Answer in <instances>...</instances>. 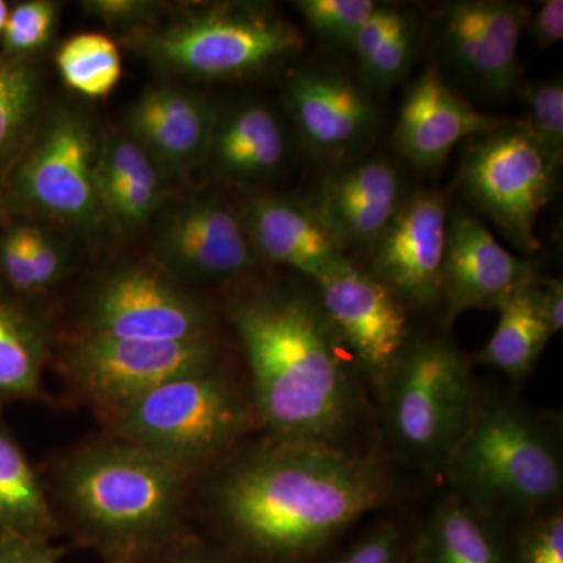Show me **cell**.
<instances>
[{
	"label": "cell",
	"instance_id": "3957f363",
	"mask_svg": "<svg viewBox=\"0 0 563 563\" xmlns=\"http://www.w3.org/2000/svg\"><path fill=\"white\" fill-rule=\"evenodd\" d=\"M443 466L454 495L490 520L537 517L562 496L559 435L520 404L479 399Z\"/></svg>",
	"mask_w": 563,
	"mask_h": 563
},
{
	"label": "cell",
	"instance_id": "ac0fdd59",
	"mask_svg": "<svg viewBox=\"0 0 563 563\" xmlns=\"http://www.w3.org/2000/svg\"><path fill=\"white\" fill-rule=\"evenodd\" d=\"M509 121L474 109L431 65L407 92L393 140L415 168L432 172L461 141L496 131Z\"/></svg>",
	"mask_w": 563,
	"mask_h": 563
},
{
	"label": "cell",
	"instance_id": "f546056e",
	"mask_svg": "<svg viewBox=\"0 0 563 563\" xmlns=\"http://www.w3.org/2000/svg\"><path fill=\"white\" fill-rule=\"evenodd\" d=\"M60 3L51 0H27L10 7L2 36V54L29 58L38 54L54 36Z\"/></svg>",
	"mask_w": 563,
	"mask_h": 563
},
{
	"label": "cell",
	"instance_id": "4dcf8cb0",
	"mask_svg": "<svg viewBox=\"0 0 563 563\" xmlns=\"http://www.w3.org/2000/svg\"><path fill=\"white\" fill-rule=\"evenodd\" d=\"M528 118L526 128L551 152L563 161V84L561 80H542L526 85L521 90Z\"/></svg>",
	"mask_w": 563,
	"mask_h": 563
},
{
	"label": "cell",
	"instance_id": "7a4b0ae2",
	"mask_svg": "<svg viewBox=\"0 0 563 563\" xmlns=\"http://www.w3.org/2000/svg\"><path fill=\"white\" fill-rule=\"evenodd\" d=\"M250 365L252 412L276 442L342 446L357 387L317 298L257 290L229 306Z\"/></svg>",
	"mask_w": 563,
	"mask_h": 563
},
{
	"label": "cell",
	"instance_id": "9c48e42d",
	"mask_svg": "<svg viewBox=\"0 0 563 563\" xmlns=\"http://www.w3.org/2000/svg\"><path fill=\"white\" fill-rule=\"evenodd\" d=\"M561 166L523 121H509L476 136L463 155L461 184L515 246L536 252L537 220L553 196Z\"/></svg>",
	"mask_w": 563,
	"mask_h": 563
},
{
	"label": "cell",
	"instance_id": "30bf717a",
	"mask_svg": "<svg viewBox=\"0 0 563 563\" xmlns=\"http://www.w3.org/2000/svg\"><path fill=\"white\" fill-rule=\"evenodd\" d=\"M214 363L210 336L158 342L85 332L70 343L63 369L77 393L106 415L169 380L213 372Z\"/></svg>",
	"mask_w": 563,
	"mask_h": 563
},
{
	"label": "cell",
	"instance_id": "7bdbcfd3",
	"mask_svg": "<svg viewBox=\"0 0 563 563\" xmlns=\"http://www.w3.org/2000/svg\"><path fill=\"white\" fill-rule=\"evenodd\" d=\"M10 7L9 3L0 0V36H2L3 27H5L7 18H9Z\"/></svg>",
	"mask_w": 563,
	"mask_h": 563
},
{
	"label": "cell",
	"instance_id": "9a60e30c",
	"mask_svg": "<svg viewBox=\"0 0 563 563\" xmlns=\"http://www.w3.org/2000/svg\"><path fill=\"white\" fill-rule=\"evenodd\" d=\"M531 11L506 0L455 2L443 18L448 60L466 80L493 96L517 87L518 47Z\"/></svg>",
	"mask_w": 563,
	"mask_h": 563
},
{
	"label": "cell",
	"instance_id": "ba28073f",
	"mask_svg": "<svg viewBox=\"0 0 563 563\" xmlns=\"http://www.w3.org/2000/svg\"><path fill=\"white\" fill-rule=\"evenodd\" d=\"M379 393L393 446L429 466L444 465L479 402L468 361L444 339L407 344Z\"/></svg>",
	"mask_w": 563,
	"mask_h": 563
},
{
	"label": "cell",
	"instance_id": "8fae6325",
	"mask_svg": "<svg viewBox=\"0 0 563 563\" xmlns=\"http://www.w3.org/2000/svg\"><path fill=\"white\" fill-rule=\"evenodd\" d=\"M87 332L133 340H195L209 335L201 302L165 274L125 265L96 282L88 296Z\"/></svg>",
	"mask_w": 563,
	"mask_h": 563
},
{
	"label": "cell",
	"instance_id": "d6a6232c",
	"mask_svg": "<svg viewBox=\"0 0 563 563\" xmlns=\"http://www.w3.org/2000/svg\"><path fill=\"white\" fill-rule=\"evenodd\" d=\"M415 22L409 14L398 10L390 31L372 62L363 68L366 79L377 88H388L406 76L415 55Z\"/></svg>",
	"mask_w": 563,
	"mask_h": 563
},
{
	"label": "cell",
	"instance_id": "836d02e7",
	"mask_svg": "<svg viewBox=\"0 0 563 563\" xmlns=\"http://www.w3.org/2000/svg\"><path fill=\"white\" fill-rule=\"evenodd\" d=\"M22 220V218H21ZM27 221L29 246L36 292L57 287L69 269V252L62 236L35 220Z\"/></svg>",
	"mask_w": 563,
	"mask_h": 563
},
{
	"label": "cell",
	"instance_id": "4fadbf2b",
	"mask_svg": "<svg viewBox=\"0 0 563 563\" xmlns=\"http://www.w3.org/2000/svg\"><path fill=\"white\" fill-rule=\"evenodd\" d=\"M152 251L162 268L177 279H233L257 263L242 217L213 198L190 199L169 211L158 225Z\"/></svg>",
	"mask_w": 563,
	"mask_h": 563
},
{
	"label": "cell",
	"instance_id": "f35d334b",
	"mask_svg": "<svg viewBox=\"0 0 563 563\" xmlns=\"http://www.w3.org/2000/svg\"><path fill=\"white\" fill-rule=\"evenodd\" d=\"M396 13H398V9L395 7L379 5V9L374 11L355 33L350 46L357 55L362 69L372 62L374 54L379 49L385 36L390 31Z\"/></svg>",
	"mask_w": 563,
	"mask_h": 563
},
{
	"label": "cell",
	"instance_id": "6da1fadb",
	"mask_svg": "<svg viewBox=\"0 0 563 563\" xmlns=\"http://www.w3.org/2000/svg\"><path fill=\"white\" fill-rule=\"evenodd\" d=\"M388 492L387 474L373 459L346 448L272 440L225 470L213 507L239 542L292 561L383 506Z\"/></svg>",
	"mask_w": 563,
	"mask_h": 563
},
{
	"label": "cell",
	"instance_id": "603a6c76",
	"mask_svg": "<svg viewBox=\"0 0 563 563\" xmlns=\"http://www.w3.org/2000/svg\"><path fill=\"white\" fill-rule=\"evenodd\" d=\"M287 150L279 117L261 102H243L218 120L207 162L222 179L263 180L280 172Z\"/></svg>",
	"mask_w": 563,
	"mask_h": 563
},
{
	"label": "cell",
	"instance_id": "7402d4cb",
	"mask_svg": "<svg viewBox=\"0 0 563 563\" xmlns=\"http://www.w3.org/2000/svg\"><path fill=\"white\" fill-rule=\"evenodd\" d=\"M165 176L124 132L101 136L95 187L107 224L131 232L146 224L165 198Z\"/></svg>",
	"mask_w": 563,
	"mask_h": 563
},
{
	"label": "cell",
	"instance_id": "1f68e13d",
	"mask_svg": "<svg viewBox=\"0 0 563 563\" xmlns=\"http://www.w3.org/2000/svg\"><path fill=\"white\" fill-rule=\"evenodd\" d=\"M374 0H299L296 9L324 38L350 46L363 22L379 9Z\"/></svg>",
	"mask_w": 563,
	"mask_h": 563
},
{
	"label": "cell",
	"instance_id": "83f0119b",
	"mask_svg": "<svg viewBox=\"0 0 563 563\" xmlns=\"http://www.w3.org/2000/svg\"><path fill=\"white\" fill-rule=\"evenodd\" d=\"M40 101L38 69L29 58L0 52V174L16 158L33 131Z\"/></svg>",
	"mask_w": 563,
	"mask_h": 563
},
{
	"label": "cell",
	"instance_id": "74e56055",
	"mask_svg": "<svg viewBox=\"0 0 563 563\" xmlns=\"http://www.w3.org/2000/svg\"><path fill=\"white\" fill-rule=\"evenodd\" d=\"M402 558L401 529L398 525L387 521L369 529L335 563H402Z\"/></svg>",
	"mask_w": 563,
	"mask_h": 563
},
{
	"label": "cell",
	"instance_id": "d590c367",
	"mask_svg": "<svg viewBox=\"0 0 563 563\" xmlns=\"http://www.w3.org/2000/svg\"><path fill=\"white\" fill-rule=\"evenodd\" d=\"M520 563H563V514L561 507L533 517L520 547Z\"/></svg>",
	"mask_w": 563,
	"mask_h": 563
},
{
	"label": "cell",
	"instance_id": "8d00e7d4",
	"mask_svg": "<svg viewBox=\"0 0 563 563\" xmlns=\"http://www.w3.org/2000/svg\"><path fill=\"white\" fill-rule=\"evenodd\" d=\"M81 7L107 27L132 35L151 27L155 13L161 9L158 3L146 0H88L81 2Z\"/></svg>",
	"mask_w": 563,
	"mask_h": 563
},
{
	"label": "cell",
	"instance_id": "d6986e66",
	"mask_svg": "<svg viewBox=\"0 0 563 563\" xmlns=\"http://www.w3.org/2000/svg\"><path fill=\"white\" fill-rule=\"evenodd\" d=\"M285 103L307 146L328 157L361 150L377 129V111L369 96L331 70L291 74L285 84Z\"/></svg>",
	"mask_w": 563,
	"mask_h": 563
},
{
	"label": "cell",
	"instance_id": "e0dca14e",
	"mask_svg": "<svg viewBox=\"0 0 563 563\" xmlns=\"http://www.w3.org/2000/svg\"><path fill=\"white\" fill-rule=\"evenodd\" d=\"M218 120L217 107L202 92L161 85L132 103L122 132L146 152L166 179L207 162Z\"/></svg>",
	"mask_w": 563,
	"mask_h": 563
},
{
	"label": "cell",
	"instance_id": "cb8c5ba5",
	"mask_svg": "<svg viewBox=\"0 0 563 563\" xmlns=\"http://www.w3.org/2000/svg\"><path fill=\"white\" fill-rule=\"evenodd\" d=\"M54 515L31 462L0 424V537L47 540Z\"/></svg>",
	"mask_w": 563,
	"mask_h": 563
},
{
	"label": "cell",
	"instance_id": "52a82bcc",
	"mask_svg": "<svg viewBox=\"0 0 563 563\" xmlns=\"http://www.w3.org/2000/svg\"><path fill=\"white\" fill-rule=\"evenodd\" d=\"M99 146L87 113L69 106L52 110L3 173L0 211L87 232L107 224L95 187Z\"/></svg>",
	"mask_w": 563,
	"mask_h": 563
},
{
	"label": "cell",
	"instance_id": "ee69618b",
	"mask_svg": "<svg viewBox=\"0 0 563 563\" xmlns=\"http://www.w3.org/2000/svg\"><path fill=\"white\" fill-rule=\"evenodd\" d=\"M179 563H217V562L203 561V559H188V561H181Z\"/></svg>",
	"mask_w": 563,
	"mask_h": 563
},
{
	"label": "cell",
	"instance_id": "f1b7e54d",
	"mask_svg": "<svg viewBox=\"0 0 563 563\" xmlns=\"http://www.w3.org/2000/svg\"><path fill=\"white\" fill-rule=\"evenodd\" d=\"M55 65L70 90L85 98H106L120 84L121 52L103 33L85 32L62 44Z\"/></svg>",
	"mask_w": 563,
	"mask_h": 563
},
{
	"label": "cell",
	"instance_id": "8992f818",
	"mask_svg": "<svg viewBox=\"0 0 563 563\" xmlns=\"http://www.w3.org/2000/svg\"><path fill=\"white\" fill-rule=\"evenodd\" d=\"M131 44L165 76L233 79L298 54L303 38L266 7L218 3L152 24L132 35Z\"/></svg>",
	"mask_w": 563,
	"mask_h": 563
},
{
	"label": "cell",
	"instance_id": "2e32d148",
	"mask_svg": "<svg viewBox=\"0 0 563 563\" xmlns=\"http://www.w3.org/2000/svg\"><path fill=\"white\" fill-rule=\"evenodd\" d=\"M533 280L531 263L503 247L476 218L457 213L448 220L442 277L448 321L468 310H498Z\"/></svg>",
	"mask_w": 563,
	"mask_h": 563
},
{
	"label": "cell",
	"instance_id": "ab89813d",
	"mask_svg": "<svg viewBox=\"0 0 563 563\" xmlns=\"http://www.w3.org/2000/svg\"><path fill=\"white\" fill-rule=\"evenodd\" d=\"M60 551L47 540L0 537V563H57Z\"/></svg>",
	"mask_w": 563,
	"mask_h": 563
},
{
	"label": "cell",
	"instance_id": "60d3db41",
	"mask_svg": "<svg viewBox=\"0 0 563 563\" xmlns=\"http://www.w3.org/2000/svg\"><path fill=\"white\" fill-rule=\"evenodd\" d=\"M528 29L540 49H548V47L561 43L563 38L562 0H547V2H543L536 16H531V20H529Z\"/></svg>",
	"mask_w": 563,
	"mask_h": 563
},
{
	"label": "cell",
	"instance_id": "d4e9b609",
	"mask_svg": "<svg viewBox=\"0 0 563 563\" xmlns=\"http://www.w3.org/2000/svg\"><path fill=\"white\" fill-rule=\"evenodd\" d=\"M536 282L499 306L498 325L477 354V362L514 380L529 376L551 340V333L537 309Z\"/></svg>",
	"mask_w": 563,
	"mask_h": 563
},
{
	"label": "cell",
	"instance_id": "7c38bea8",
	"mask_svg": "<svg viewBox=\"0 0 563 563\" xmlns=\"http://www.w3.org/2000/svg\"><path fill=\"white\" fill-rule=\"evenodd\" d=\"M314 284L333 335L380 390L410 343L406 303L354 263Z\"/></svg>",
	"mask_w": 563,
	"mask_h": 563
},
{
	"label": "cell",
	"instance_id": "277c9868",
	"mask_svg": "<svg viewBox=\"0 0 563 563\" xmlns=\"http://www.w3.org/2000/svg\"><path fill=\"white\" fill-rule=\"evenodd\" d=\"M188 474L133 444H91L66 461L63 504L90 536L139 550L172 531L184 510Z\"/></svg>",
	"mask_w": 563,
	"mask_h": 563
},
{
	"label": "cell",
	"instance_id": "e575fe53",
	"mask_svg": "<svg viewBox=\"0 0 563 563\" xmlns=\"http://www.w3.org/2000/svg\"><path fill=\"white\" fill-rule=\"evenodd\" d=\"M0 276L18 295H38L25 220H13L0 232Z\"/></svg>",
	"mask_w": 563,
	"mask_h": 563
},
{
	"label": "cell",
	"instance_id": "484cf974",
	"mask_svg": "<svg viewBox=\"0 0 563 563\" xmlns=\"http://www.w3.org/2000/svg\"><path fill=\"white\" fill-rule=\"evenodd\" d=\"M490 521L459 496L443 499L426 532L428 563H506Z\"/></svg>",
	"mask_w": 563,
	"mask_h": 563
},
{
	"label": "cell",
	"instance_id": "44dd1931",
	"mask_svg": "<svg viewBox=\"0 0 563 563\" xmlns=\"http://www.w3.org/2000/svg\"><path fill=\"white\" fill-rule=\"evenodd\" d=\"M402 201L398 169L384 158H366L325 181L313 209L343 247L373 250Z\"/></svg>",
	"mask_w": 563,
	"mask_h": 563
},
{
	"label": "cell",
	"instance_id": "ffe728a7",
	"mask_svg": "<svg viewBox=\"0 0 563 563\" xmlns=\"http://www.w3.org/2000/svg\"><path fill=\"white\" fill-rule=\"evenodd\" d=\"M257 255L318 282L351 265L313 207L280 196H255L240 214Z\"/></svg>",
	"mask_w": 563,
	"mask_h": 563
},
{
	"label": "cell",
	"instance_id": "5b68a950",
	"mask_svg": "<svg viewBox=\"0 0 563 563\" xmlns=\"http://www.w3.org/2000/svg\"><path fill=\"white\" fill-rule=\"evenodd\" d=\"M103 420L117 440L190 474L235 446L255 418L239 390L213 369L169 380Z\"/></svg>",
	"mask_w": 563,
	"mask_h": 563
},
{
	"label": "cell",
	"instance_id": "5bb4252c",
	"mask_svg": "<svg viewBox=\"0 0 563 563\" xmlns=\"http://www.w3.org/2000/svg\"><path fill=\"white\" fill-rule=\"evenodd\" d=\"M446 199L420 190L404 198L395 217L373 246V269L404 303L433 307L442 301L448 232Z\"/></svg>",
	"mask_w": 563,
	"mask_h": 563
},
{
	"label": "cell",
	"instance_id": "4316f807",
	"mask_svg": "<svg viewBox=\"0 0 563 563\" xmlns=\"http://www.w3.org/2000/svg\"><path fill=\"white\" fill-rule=\"evenodd\" d=\"M46 350L40 322L0 291V398H31L38 393Z\"/></svg>",
	"mask_w": 563,
	"mask_h": 563
},
{
	"label": "cell",
	"instance_id": "b9f144b4",
	"mask_svg": "<svg viewBox=\"0 0 563 563\" xmlns=\"http://www.w3.org/2000/svg\"><path fill=\"white\" fill-rule=\"evenodd\" d=\"M537 309L547 324L551 336L562 332L563 328V285L561 279H550L533 287Z\"/></svg>",
	"mask_w": 563,
	"mask_h": 563
}]
</instances>
